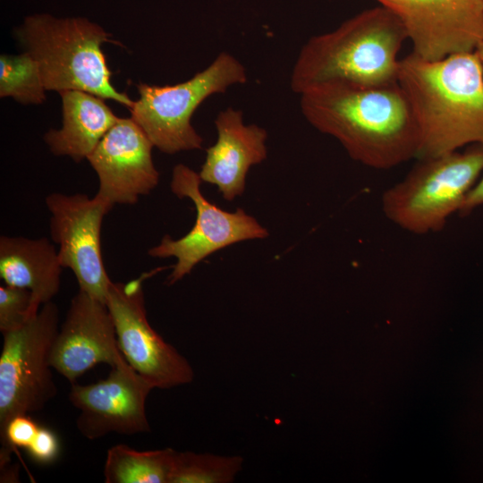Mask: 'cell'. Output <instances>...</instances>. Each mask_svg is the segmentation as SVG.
<instances>
[{
  "instance_id": "cell-1",
  "label": "cell",
  "mask_w": 483,
  "mask_h": 483,
  "mask_svg": "<svg viewBox=\"0 0 483 483\" xmlns=\"http://www.w3.org/2000/svg\"><path fill=\"white\" fill-rule=\"evenodd\" d=\"M300 97L309 123L335 138L354 161L387 170L416 159L419 131L398 81L377 86L327 82Z\"/></svg>"
},
{
  "instance_id": "cell-2",
  "label": "cell",
  "mask_w": 483,
  "mask_h": 483,
  "mask_svg": "<svg viewBox=\"0 0 483 483\" xmlns=\"http://www.w3.org/2000/svg\"><path fill=\"white\" fill-rule=\"evenodd\" d=\"M397 81L419 131L416 159L483 145V67L475 52L436 61L411 53L400 60Z\"/></svg>"
},
{
  "instance_id": "cell-3",
  "label": "cell",
  "mask_w": 483,
  "mask_h": 483,
  "mask_svg": "<svg viewBox=\"0 0 483 483\" xmlns=\"http://www.w3.org/2000/svg\"><path fill=\"white\" fill-rule=\"evenodd\" d=\"M406 39L401 21L391 10L380 4L363 10L304 44L291 72V89L300 95L327 82H397L398 55Z\"/></svg>"
},
{
  "instance_id": "cell-4",
  "label": "cell",
  "mask_w": 483,
  "mask_h": 483,
  "mask_svg": "<svg viewBox=\"0 0 483 483\" xmlns=\"http://www.w3.org/2000/svg\"><path fill=\"white\" fill-rule=\"evenodd\" d=\"M15 33L38 63L47 90H82L132 106L134 101L112 84L101 48L112 42L111 34L99 25L86 18L35 14L26 17Z\"/></svg>"
},
{
  "instance_id": "cell-5",
  "label": "cell",
  "mask_w": 483,
  "mask_h": 483,
  "mask_svg": "<svg viewBox=\"0 0 483 483\" xmlns=\"http://www.w3.org/2000/svg\"><path fill=\"white\" fill-rule=\"evenodd\" d=\"M417 160L402 181L383 192L381 208L399 228L425 235L442 231L459 213L483 173V145Z\"/></svg>"
},
{
  "instance_id": "cell-6",
  "label": "cell",
  "mask_w": 483,
  "mask_h": 483,
  "mask_svg": "<svg viewBox=\"0 0 483 483\" xmlns=\"http://www.w3.org/2000/svg\"><path fill=\"white\" fill-rule=\"evenodd\" d=\"M244 65L233 55L220 53L204 70L174 85L138 84L140 97L130 108L131 119L143 130L154 147L165 154L200 149L203 139L191 124L201 103L244 84Z\"/></svg>"
},
{
  "instance_id": "cell-7",
  "label": "cell",
  "mask_w": 483,
  "mask_h": 483,
  "mask_svg": "<svg viewBox=\"0 0 483 483\" xmlns=\"http://www.w3.org/2000/svg\"><path fill=\"white\" fill-rule=\"evenodd\" d=\"M58 323V308L51 301L22 327L3 334L0 431L13 417L38 411L55 396L51 354Z\"/></svg>"
},
{
  "instance_id": "cell-8",
  "label": "cell",
  "mask_w": 483,
  "mask_h": 483,
  "mask_svg": "<svg viewBox=\"0 0 483 483\" xmlns=\"http://www.w3.org/2000/svg\"><path fill=\"white\" fill-rule=\"evenodd\" d=\"M199 174L183 164L173 169L170 188L179 199H190L196 208V220L191 231L180 239L165 235L150 248L153 258H176L167 284L171 285L190 274L193 267L210 254L239 242L263 239L267 230L242 208L228 212L209 202L201 193Z\"/></svg>"
},
{
  "instance_id": "cell-9",
  "label": "cell",
  "mask_w": 483,
  "mask_h": 483,
  "mask_svg": "<svg viewBox=\"0 0 483 483\" xmlns=\"http://www.w3.org/2000/svg\"><path fill=\"white\" fill-rule=\"evenodd\" d=\"M156 270L127 283L112 282L106 304L126 361L153 388L169 389L191 383L194 372L189 361L148 320L142 283Z\"/></svg>"
},
{
  "instance_id": "cell-10",
  "label": "cell",
  "mask_w": 483,
  "mask_h": 483,
  "mask_svg": "<svg viewBox=\"0 0 483 483\" xmlns=\"http://www.w3.org/2000/svg\"><path fill=\"white\" fill-rule=\"evenodd\" d=\"M45 201L62 267L72 271L80 290L106 303L112 281L105 267L100 234L104 217L114 206L97 195L81 193L53 192Z\"/></svg>"
},
{
  "instance_id": "cell-11",
  "label": "cell",
  "mask_w": 483,
  "mask_h": 483,
  "mask_svg": "<svg viewBox=\"0 0 483 483\" xmlns=\"http://www.w3.org/2000/svg\"><path fill=\"white\" fill-rule=\"evenodd\" d=\"M401 21L417 56L436 61L483 41V0H375Z\"/></svg>"
},
{
  "instance_id": "cell-12",
  "label": "cell",
  "mask_w": 483,
  "mask_h": 483,
  "mask_svg": "<svg viewBox=\"0 0 483 483\" xmlns=\"http://www.w3.org/2000/svg\"><path fill=\"white\" fill-rule=\"evenodd\" d=\"M152 386L124 360L94 384H72L69 400L79 410L76 427L89 440L110 433L148 432L146 401Z\"/></svg>"
},
{
  "instance_id": "cell-13",
  "label": "cell",
  "mask_w": 483,
  "mask_h": 483,
  "mask_svg": "<svg viewBox=\"0 0 483 483\" xmlns=\"http://www.w3.org/2000/svg\"><path fill=\"white\" fill-rule=\"evenodd\" d=\"M154 145L131 118H119L87 157L98 177L97 196L109 204L137 203L158 184Z\"/></svg>"
},
{
  "instance_id": "cell-14",
  "label": "cell",
  "mask_w": 483,
  "mask_h": 483,
  "mask_svg": "<svg viewBox=\"0 0 483 483\" xmlns=\"http://www.w3.org/2000/svg\"><path fill=\"white\" fill-rule=\"evenodd\" d=\"M124 360L106 304L80 290L55 337L52 368L73 384L99 363L114 367Z\"/></svg>"
},
{
  "instance_id": "cell-15",
  "label": "cell",
  "mask_w": 483,
  "mask_h": 483,
  "mask_svg": "<svg viewBox=\"0 0 483 483\" xmlns=\"http://www.w3.org/2000/svg\"><path fill=\"white\" fill-rule=\"evenodd\" d=\"M215 125L217 139L207 149L199 174L202 182L216 185L231 201L244 192L250 168L267 158V132L257 124H246L242 111L233 107L220 111Z\"/></svg>"
},
{
  "instance_id": "cell-16",
  "label": "cell",
  "mask_w": 483,
  "mask_h": 483,
  "mask_svg": "<svg viewBox=\"0 0 483 483\" xmlns=\"http://www.w3.org/2000/svg\"><path fill=\"white\" fill-rule=\"evenodd\" d=\"M63 268L48 239L0 237V276L7 285L29 290L36 310L58 293Z\"/></svg>"
},
{
  "instance_id": "cell-17",
  "label": "cell",
  "mask_w": 483,
  "mask_h": 483,
  "mask_svg": "<svg viewBox=\"0 0 483 483\" xmlns=\"http://www.w3.org/2000/svg\"><path fill=\"white\" fill-rule=\"evenodd\" d=\"M62 98L63 125L49 130L44 140L55 156L80 162L92 153L117 117L103 98L82 90H64Z\"/></svg>"
},
{
  "instance_id": "cell-18",
  "label": "cell",
  "mask_w": 483,
  "mask_h": 483,
  "mask_svg": "<svg viewBox=\"0 0 483 483\" xmlns=\"http://www.w3.org/2000/svg\"><path fill=\"white\" fill-rule=\"evenodd\" d=\"M176 450L138 451L118 444L107 450L103 475L106 483H170Z\"/></svg>"
},
{
  "instance_id": "cell-19",
  "label": "cell",
  "mask_w": 483,
  "mask_h": 483,
  "mask_svg": "<svg viewBox=\"0 0 483 483\" xmlns=\"http://www.w3.org/2000/svg\"><path fill=\"white\" fill-rule=\"evenodd\" d=\"M46 90L38 63L30 53L1 55V97H9L24 105H38L45 101Z\"/></svg>"
},
{
  "instance_id": "cell-20",
  "label": "cell",
  "mask_w": 483,
  "mask_h": 483,
  "mask_svg": "<svg viewBox=\"0 0 483 483\" xmlns=\"http://www.w3.org/2000/svg\"><path fill=\"white\" fill-rule=\"evenodd\" d=\"M241 456L175 452L170 483H229L242 467Z\"/></svg>"
},
{
  "instance_id": "cell-21",
  "label": "cell",
  "mask_w": 483,
  "mask_h": 483,
  "mask_svg": "<svg viewBox=\"0 0 483 483\" xmlns=\"http://www.w3.org/2000/svg\"><path fill=\"white\" fill-rule=\"evenodd\" d=\"M39 310L33 307L32 294L24 288L0 287V331H15L26 325Z\"/></svg>"
},
{
  "instance_id": "cell-22",
  "label": "cell",
  "mask_w": 483,
  "mask_h": 483,
  "mask_svg": "<svg viewBox=\"0 0 483 483\" xmlns=\"http://www.w3.org/2000/svg\"><path fill=\"white\" fill-rule=\"evenodd\" d=\"M38 428L39 425L29 414L16 415L0 431L2 446L11 450L26 449L32 442Z\"/></svg>"
},
{
  "instance_id": "cell-23",
  "label": "cell",
  "mask_w": 483,
  "mask_h": 483,
  "mask_svg": "<svg viewBox=\"0 0 483 483\" xmlns=\"http://www.w3.org/2000/svg\"><path fill=\"white\" fill-rule=\"evenodd\" d=\"M29 455L39 464L53 463L60 453L57 436L49 428L39 426L32 442L26 448Z\"/></svg>"
},
{
  "instance_id": "cell-24",
  "label": "cell",
  "mask_w": 483,
  "mask_h": 483,
  "mask_svg": "<svg viewBox=\"0 0 483 483\" xmlns=\"http://www.w3.org/2000/svg\"><path fill=\"white\" fill-rule=\"evenodd\" d=\"M481 206H483V173L467 195L458 214L465 216Z\"/></svg>"
},
{
  "instance_id": "cell-25",
  "label": "cell",
  "mask_w": 483,
  "mask_h": 483,
  "mask_svg": "<svg viewBox=\"0 0 483 483\" xmlns=\"http://www.w3.org/2000/svg\"><path fill=\"white\" fill-rule=\"evenodd\" d=\"M1 476L0 481L3 482H18L19 469L17 464H11V460L0 462Z\"/></svg>"
},
{
  "instance_id": "cell-26",
  "label": "cell",
  "mask_w": 483,
  "mask_h": 483,
  "mask_svg": "<svg viewBox=\"0 0 483 483\" xmlns=\"http://www.w3.org/2000/svg\"><path fill=\"white\" fill-rule=\"evenodd\" d=\"M483 67V41L479 45V47L474 51Z\"/></svg>"
}]
</instances>
